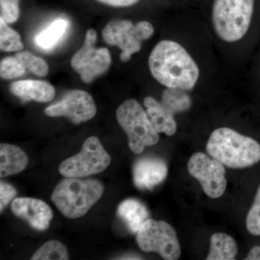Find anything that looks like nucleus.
Wrapping results in <instances>:
<instances>
[{
	"label": "nucleus",
	"instance_id": "obj_1",
	"mask_svg": "<svg viewBox=\"0 0 260 260\" xmlns=\"http://www.w3.org/2000/svg\"><path fill=\"white\" fill-rule=\"evenodd\" d=\"M150 73L166 88L189 91L196 86L200 69L185 48L172 40H162L153 48L148 59Z\"/></svg>",
	"mask_w": 260,
	"mask_h": 260
},
{
	"label": "nucleus",
	"instance_id": "obj_2",
	"mask_svg": "<svg viewBox=\"0 0 260 260\" xmlns=\"http://www.w3.org/2000/svg\"><path fill=\"white\" fill-rule=\"evenodd\" d=\"M206 150L212 158L230 169H245L260 161L259 143L231 128L214 130Z\"/></svg>",
	"mask_w": 260,
	"mask_h": 260
},
{
	"label": "nucleus",
	"instance_id": "obj_3",
	"mask_svg": "<svg viewBox=\"0 0 260 260\" xmlns=\"http://www.w3.org/2000/svg\"><path fill=\"white\" fill-rule=\"evenodd\" d=\"M103 193L104 186L95 179L66 177L54 188L51 200L66 218H79L100 200Z\"/></svg>",
	"mask_w": 260,
	"mask_h": 260
},
{
	"label": "nucleus",
	"instance_id": "obj_4",
	"mask_svg": "<svg viewBox=\"0 0 260 260\" xmlns=\"http://www.w3.org/2000/svg\"><path fill=\"white\" fill-rule=\"evenodd\" d=\"M254 0H214L211 20L220 40L239 42L250 28Z\"/></svg>",
	"mask_w": 260,
	"mask_h": 260
},
{
	"label": "nucleus",
	"instance_id": "obj_5",
	"mask_svg": "<svg viewBox=\"0 0 260 260\" xmlns=\"http://www.w3.org/2000/svg\"><path fill=\"white\" fill-rule=\"evenodd\" d=\"M116 119L125 132L130 150L141 153L145 147L156 144L159 133L149 119L146 111L135 99H128L118 107Z\"/></svg>",
	"mask_w": 260,
	"mask_h": 260
},
{
	"label": "nucleus",
	"instance_id": "obj_6",
	"mask_svg": "<svg viewBox=\"0 0 260 260\" xmlns=\"http://www.w3.org/2000/svg\"><path fill=\"white\" fill-rule=\"evenodd\" d=\"M153 34V25L145 20L133 24L129 20H113L102 30L104 42L121 49L119 57L123 62L129 61L133 54L139 52L142 43Z\"/></svg>",
	"mask_w": 260,
	"mask_h": 260
},
{
	"label": "nucleus",
	"instance_id": "obj_7",
	"mask_svg": "<svg viewBox=\"0 0 260 260\" xmlns=\"http://www.w3.org/2000/svg\"><path fill=\"white\" fill-rule=\"evenodd\" d=\"M136 241L142 251L158 253L162 259L176 260L180 257L177 232L167 222L148 218L137 233Z\"/></svg>",
	"mask_w": 260,
	"mask_h": 260
},
{
	"label": "nucleus",
	"instance_id": "obj_8",
	"mask_svg": "<svg viewBox=\"0 0 260 260\" xmlns=\"http://www.w3.org/2000/svg\"><path fill=\"white\" fill-rule=\"evenodd\" d=\"M111 160L99 138L92 136L84 142L79 153L61 162L59 171L65 177H86L104 172Z\"/></svg>",
	"mask_w": 260,
	"mask_h": 260
},
{
	"label": "nucleus",
	"instance_id": "obj_9",
	"mask_svg": "<svg viewBox=\"0 0 260 260\" xmlns=\"http://www.w3.org/2000/svg\"><path fill=\"white\" fill-rule=\"evenodd\" d=\"M96 39V31L94 29H89L85 34L83 45L71 59L72 68L85 83H91L107 73L112 64L109 49L95 47Z\"/></svg>",
	"mask_w": 260,
	"mask_h": 260
},
{
	"label": "nucleus",
	"instance_id": "obj_10",
	"mask_svg": "<svg viewBox=\"0 0 260 260\" xmlns=\"http://www.w3.org/2000/svg\"><path fill=\"white\" fill-rule=\"evenodd\" d=\"M187 168L189 174L199 181L209 198L217 199L224 194L227 180L225 168L221 162L205 153H196L191 155Z\"/></svg>",
	"mask_w": 260,
	"mask_h": 260
},
{
	"label": "nucleus",
	"instance_id": "obj_11",
	"mask_svg": "<svg viewBox=\"0 0 260 260\" xmlns=\"http://www.w3.org/2000/svg\"><path fill=\"white\" fill-rule=\"evenodd\" d=\"M93 97L86 91L73 90L67 92L61 100L44 110L51 117L65 116L75 124L90 120L96 114Z\"/></svg>",
	"mask_w": 260,
	"mask_h": 260
},
{
	"label": "nucleus",
	"instance_id": "obj_12",
	"mask_svg": "<svg viewBox=\"0 0 260 260\" xmlns=\"http://www.w3.org/2000/svg\"><path fill=\"white\" fill-rule=\"evenodd\" d=\"M11 210L15 216L25 220L30 227L40 232L47 230L54 215L45 202L31 198L13 200Z\"/></svg>",
	"mask_w": 260,
	"mask_h": 260
},
{
	"label": "nucleus",
	"instance_id": "obj_13",
	"mask_svg": "<svg viewBox=\"0 0 260 260\" xmlns=\"http://www.w3.org/2000/svg\"><path fill=\"white\" fill-rule=\"evenodd\" d=\"M168 174L167 164L158 158H140L133 167V180L140 189H152L165 180Z\"/></svg>",
	"mask_w": 260,
	"mask_h": 260
},
{
	"label": "nucleus",
	"instance_id": "obj_14",
	"mask_svg": "<svg viewBox=\"0 0 260 260\" xmlns=\"http://www.w3.org/2000/svg\"><path fill=\"white\" fill-rule=\"evenodd\" d=\"M10 91L24 101L47 103L55 96V88L50 83L37 80H23L10 85Z\"/></svg>",
	"mask_w": 260,
	"mask_h": 260
},
{
	"label": "nucleus",
	"instance_id": "obj_15",
	"mask_svg": "<svg viewBox=\"0 0 260 260\" xmlns=\"http://www.w3.org/2000/svg\"><path fill=\"white\" fill-rule=\"evenodd\" d=\"M144 106L149 119L158 133L172 136L177 130L174 115L164 107L161 102L151 96L145 98Z\"/></svg>",
	"mask_w": 260,
	"mask_h": 260
},
{
	"label": "nucleus",
	"instance_id": "obj_16",
	"mask_svg": "<svg viewBox=\"0 0 260 260\" xmlns=\"http://www.w3.org/2000/svg\"><path fill=\"white\" fill-rule=\"evenodd\" d=\"M28 164V158L21 148L15 145H0V177L15 175L23 172Z\"/></svg>",
	"mask_w": 260,
	"mask_h": 260
},
{
	"label": "nucleus",
	"instance_id": "obj_17",
	"mask_svg": "<svg viewBox=\"0 0 260 260\" xmlns=\"http://www.w3.org/2000/svg\"><path fill=\"white\" fill-rule=\"evenodd\" d=\"M117 213L133 234H137L149 218L146 207L139 200L135 199L121 202L118 207Z\"/></svg>",
	"mask_w": 260,
	"mask_h": 260
},
{
	"label": "nucleus",
	"instance_id": "obj_18",
	"mask_svg": "<svg viewBox=\"0 0 260 260\" xmlns=\"http://www.w3.org/2000/svg\"><path fill=\"white\" fill-rule=\"evenodd\" d=\"M237 242L231 236L216 233L210 238V249L207 260H234L237 255Z\"/></svg>",
	"mask_w": 260,
	"mask_h": 260
},
{
	"label": "nucleus",
	"instance_id": "obj_19",
	"mask_svg": "<svg viewBox=\"0 0 260 260\" xmlns=\"http://www.w3.org/2000/svg\"><path fill=\"white\" fill-rule=\"evenodd\" d=\"M188 91L178 88H167L161 96V104L174 115L187 112L191 107V99Z\"/></svg>",
	"mask_w": 260,
	"mask_h": 260
},
{
	"label": "nucleus",
	"instance_id": "obj_20",
	"mask_svg": "<svg viewBox=\"0 0 260 260\" xmlns=\"http://www.w3.org/2000/svg\"><path fill=\"white\" fill-rule=\"evenodd\" d=\"M68 23L64 19H58L36 38V43L44 49H51L57 44L66 32Z\"/></svg>",
	"mask_w": 260,
	"mask_h": 260
},
{
	"label": "nucleus",
	"instance_id": "obj_21",
	"mask_svg": "<svg viewBox=\"0 0 260 260\" xmlns=\"http://www.w3.org/2000/svg\"><path fill=\"white\" fill-rule=\"evenodd\" d=\"M32 260H68V249L64 244L56 240H51L43 244L30 258Z\"/></svg>",
	"mask_w": 260,
	"mask_h": 260
},
{
	"label": "nucleus",
	"instance_id": "obj_22",
	"mask_svg": "<svg viewBox=\"0 0 260 260\" xmlns=\"http://www.w3.org/2000/svg\"><path fill=\"white\" fill-rule=\"evenodd\" d=\"M24 46L18 32L0 18V49L5 52L23 50Z\"/></svg>",
	"mask_w": 260,
	"mask_h": 260
},
{
	"label": "nucleus",
	"instance_id": "obj_23",
	"mask_svg": "<svg viewBox=\"0 0 260 260\" xmlns=\"http://www.w3.org/2000/svg\"><path fill=\"white\" fill-rule=\"evenodd\" d=\"M25 67V69L39 77H45L49 73V66L44 59L29 52L18 51L15 55Z\"/></svg>",
	"mask_w": 260,
	"mask_h": 260
},
{
	"label": "nucleus",
	"instance_id": "obj_24",
	"mask_svg": "<svg viewBox=\"0 0 260 260\" xmlns=\"http://www.w3.org/2000/svg\"><path fill=\"white\" fill-rule=\"evenodd\" d=\"M27 70L15 56H7L0 62V75L5 80H12L23 76Z\"/></svg>",
	"mask_w": 260,
	"mask_h": 260
},
{
	"label": "nucleus",
	"instance_id": "obj_25",
	"mask_svg": "<svg viewBox=\"0 0 260 260\" xmlns=\"http://www.w3.org/2000/svg\"><path fill=\"white\" fill-rule=\"evenodd\" d=\"M246 226L251 235L260 237V186L256 191L254 203L246 215Z\"/></svg>",
	"mask_w": 260,
	"mask_h": 260
},
{
	"label": "nucleus",
	"instance_id": "obj_26",
	"mask_svg": "<svg viewBox=\"0 0 260 260\" xmlns=\"http://www.w3.org/2000/svg\"><path fill=\"white\" fill-rule=\"evenodd\" d=\"M20 0H0V18L7 23H14L20 17Z\"/></svg>",
	"mask_w": 260,
	"mask_h": 260
},
{
	"label": "nucleus",
	"instance_id": "obj_27",
	"mask_svg": "<svg viewBox=\"0 0 260 260\" xmlns=\"http://www.w3.org/2000/svg\"><path fill=\"white\" fill-rule=\"evenodd\" d=\"M16 195V189L13 186L8 183L1 181L0 183V211L1 213L9 205L10 202L14 199Z\"/></svg>",
	"mask_w": 260,
	"mask_h": 260
},
{
	"label": "nucleus",
	"instance_id": "obj_28",
	"mask_svg": "<svg viewBox=\"0 0 260 260\" xmlns=\"http://www.w3.org/2000/svg\"><path fill=\"white\" fill-rule=\"evenodd\" d=\"M102 4L114 8H128L139 3L140 0H97Z\"/></svg>",
	"mask_w": 260,
	"mask_h": 260
},
{
	"label": "nucleus",
	"instance_id": "obj_29",
	"mask_svg": "<svg viewBox=\"0 0 260 260\" xmlns=\"http://www.w3.org/2000/svg\"><path fill=\"white\" fill-rule=\"evenodd\" d=\"M245 259L260 260V246H256L251 248Z\"/></svg>",
	"mask_w": 260,
	"mask_h": 260
}]
</instances>
